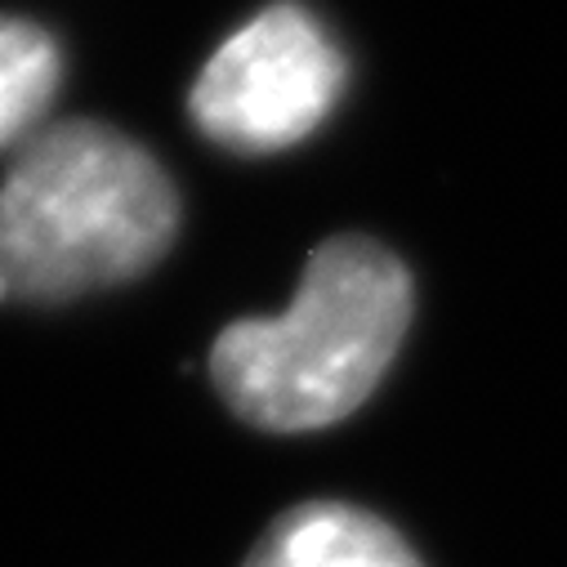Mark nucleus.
<instances>
[{
  "instance_id": "obj_4",
  "label": "nucleus",
  "mask_w": 567,
  "mask_h": 567,
  "mask_svg": "<svg viewBox=\"0 0 567 567\" xmlns=\"http://www.w3.org/2000/svg\"><path fill=\"white\" fill-rule=\"evenodd\" d=\"M241 567H424V563L384 518L344 501H309L277 514Z\"/></svg>"
},
{
  "instance_id": "obj_2",
  "label": "nucleus",
  "mask_w": 567,
  "mask_h": 567,
  "mask_svg": "<svg viewBox=\"0 0 567 567\" xmlns=\"http://www.w3.org/2000/svg\"><path fill=\"white\" fill-rule=\"evenodd\" d=\"M162 162L99 121L32 134L0 179V277L19 300H72L148 272L175 241Z\"/></svg>"
},
{
  "instance_id": "obj_5",
  "label": "nucleus",
  "mask_w": 567,
  "mask_h": 567,
  "mask_svg": "<svg viewBox=\"0 0 567 567\" xmlns=\"http://www.w3.org/2000/svg\"><path fill=\"white\" fill-rule=\"evenodd\" d=\"M59 81L63 54L54 37L28 19H0V153L41 134Z\"/></svg>"
},
{
  "instance_id": "obj_6",
  "label": "nucleus",
  "mask_w": 567,
  "mask_h": 567,
  "mask_svg": "<svg viewBox=\"0 0 567 567\" xmlns=\"http://www.w3.org/2000/svg\"><path fill=\"white\" fill-rule=\"evenodd\" d=\"M0 300H10V287H6V277H0Z\"/></svg>"
},
{
  "instance_id": "obj_1",
  "label": "nucleus",
  "mask_w": 567,
  "mask_h": 567,
  "mask_svg": "<svg viewBox=\"0 0 567 567\" xmlns=\"http://www.w3.org/2000/svg\"><path fill=\"white\" fill-rule=\"evenodd\" d=\"M415 291L406 264L358 233L322 241L277 318H241L210 344L219 398L268 434H309L353 415L393 367Z\"/></svg>"
},
{
  "instance_id": "obj_3",
  "label": "nucleus",
  "mask_w": 567,
  "mask_h": 567,
  "mask_svg": "<svg viewBox=\"0 0 567 567\" xmlns=\"http://www.w3.org/2000/svg\"><path fill=\"white\" fill-rule=\"evenodd\" d=\"M344 85L349 63L327 23L296 0H277L206 59L188 112L210 144L268 157L322 130Z\"/></svg>"
}]
</instances>
